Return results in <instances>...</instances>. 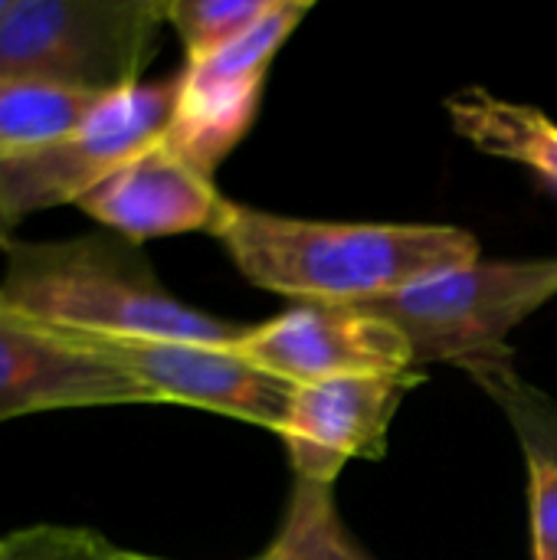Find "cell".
<instances>
[{
    "label": "cell",
    "mask_w": 557,
    "mask_h": 560,
    "mask_svg": "<svg viewBox=\"0 0 557 560\" xmlns=\"http://www.w3.org/2000/svg\"><path fill=\"white\" fill-rule=\"evenodd\" d=\"M210 236L259 289L299 305H364L469 266L479 243L460 226L325 223L223 200Z\"/></svg>",
    "instance_id": "obj_1"
},
{
    "label": "cell",
    "mask_w": 557,
    "mask_h": 560,
    "mask_svg": "<svg viewBox=\"0 0 557 560\" xmlns=\"http://www.w3.org/2000/svg\"><path fill=\"white\" fill-rule=\"evenodd\" d=\"M0 253V299L49 328L210 348H236L253 331V325L223 322L174 299L141 249L115 233L69 240L16 236Z\"/></svg>",
    "instance_id": "obj_2"
},
{
    "label": "cell",
    "mask_w": 557,
    "mask_h": 560,
    "mask_svg": "<svg viewBox=\"0 0 557 560\" xmlns=\"http://www.w3.org/2000/svg\"><path fill=\"white\" fill-rule=\"evenodd\" d=\"M161 23V0H10L0 75L112 95L141 82Z\"/></svg>",
    "instance_id": "obj_3"
},
{
    "label": "cell",
    "mask_w": 557,
    "mask_h": 560,
    "mask_svg": "<svg viewBox=\"0 0 557 560\" xmlns=\"http://www.w3.org/2000/svg\"><path fill=\"white\" fill-rule=\"evenodd\" d=\"M557 295L555 259L469 262L397 295L351 305L404 331L414 364L453 361L476 368L506 361V338Z\"/></svg>",
    "instance_id": "obj_4"
},
{
    "label": "cell",
    "mask_w": 557,
    "mask_h": 560,
    "mask_svg": "<svg viewBox=\"0 0 557 560\" xmlns=\"http://www.w3.org/2000/svg\"><path fill=\"white\" fill-rule=\"evenodd\" d=\"M177 102V79L138 82L102 95L89 118L59 141L0 158V249L16 230L56 207H76L112 171L164 141Z\"/></svg>",
    "instance_id": "obj_5"
},
{
    "label": "cell",
    "mask_w": 557,
    "mask_h": 560,
    "mask_svg": "<svg viewBox=\"0 0 557 560\" xmlns=\"http://www.w3.org/2000/svg\"><path fill=\"white\" fill-rule=\"evenodd\" d=\"M309 10V0H276L233 43L190 59L177 75V102L164 144L213 177L223 158L246 138L263 102L266 72Z\"/></svg>",
    "instance_id": "obj_6"
},
{
    "label": "cell",
    "mask_w": 557,
    "mask_h": 560,
    "mask_svg": "<svg viewBox=\"0 0 557 560\" xmlns=\"http://www.w3.org/2000/svg\"><path fill=\"white\" fill-rule=\"evenodd\" d=\"M66 335L125 368L151 394L154 404L200 407L279 433L295 394L292 384L253 368L233 348L148 338H95L79 331Z\"/></svg>",
    "instance_id": "obj_7"
},
{
    "label": "cell",
    "mask_w": 557,
    "mask_h": 560,
    "mask_svg": "<svg viewBox=\"0 0 557 560\" xmlns=\"http://www.w3.org/2000/svg\"><path fill=\"white\" fill-rule=\"evenodd\" d=\"M233 351L292 387L417 368L401 328L351 305H292L272 322L253 325Z\"/></svg>",
    "instance_id": "obj_8"
},
{
    "label": "cell",
    "mask_w": 557,
    "mask_h": 560,
    "mask_svg": "<svg viewBox=\"0 0 557 560\" xmlns=\"http://www.w3.org/2000/svg\"><path fill=\"white\" fill-rule=\"evenodd\" d=\"M154 404L115 361L0 299V423L79 407Z\"/></svg>",
    "instance_id": "obj_9"
},
{
    "label": "cell",
    "mask_w": 557,
    "mask_h": 560,
    "mask_svg": "<svg viewBox=\"0 0 557 560\" xmlns=\"http://www.w3.org/2000/svg\"><path fill=\"white\" fill-rule=\"evenodd\" d=\"M423 384V374H355L295 387L279 430L295 479L335 486L351 459L384 456L387 427L404 397Z\"/></svg>",
    "instance_id": "obj_10"
},
{
    "label": "cell",
    "mask_w": 557,
    "mask_h": 560,
    "mask_svg": "<svg viewBox=\"0 0 557 560\" xmlns=\"http://www.w3.org/2000/svg\"><path fill=\"white\" fill-rule=\"evenodd\" d=\"M227 197L213 177L200 174L164 141L141 151L102 184H95L76 207L128 243L181 236L213 226Z\"/></svg>",
    "instance_id": "obj_11"
},
{
    "label": "cell",
    "mask_w": 557,
    "mask_h": 560,
    "mask_svg": "<svg viewBox=\"0 0 557 560\" xmlns=\"http://www.w3.org/2000/svg\"><path fill=\"white\" fill-rule=\"evenodd\" d=\"M446 115L460 138L492 158L525 164L557 194V121L545 112L473 85L446 98Z\"/></svg>",
    "instance_id": "obj_12"
},
{
    "label": "cell",
    "mask_w": 557,
    "mask_h": 560,
    "mask_svg": "<svg viewBox=\"0 0 557 560\" xmlns=\"http://www.w3.org/2000/svg\"><path fill=\"white\" fill-rule=\"evenodd\" d=\"M102 95L0 75V158L43 148L76 131Z\"/></svg>",
    "instance_id": "obj_13"
},
{
    "label": "cell",
    "mask_w": 557,
    "mask_h": 560,
    "mask_svg": "<svg viewBox=\"0 0 557 560\" xmlns=\"http://www.w3.org/2000/svg\"><path fill=\"white\" fill-rule=\"evenodd\" d=\"M272 548L289 560H371L345 532L332 486L302 479H295L286 525Z\"/></svg>",
    "instance_id": "obj_14"
},
{
    "label": "cell",
    "mask_w": 557,
    "mask_h": 560,
    "mask_svg": "<svg viewBox=\"0 0 557 560\" xmlns=\"http://www.w3.org/2000/svg\"><path fill=\"white\" fill-rule=\"evenodd\" d=\"M473 377L483 384L486 394H492V400L502 407V413L509 417L512 430L522 440V450L542 453L557 463V404L552 397H545L542 390H535L532 384H525L509 358L506 361H489V364H476L469 368Z\"/></svg>",
    "instance_id": "obj_15"
},
{
    "label": "cell",
    "mask_w": 557,
    "mask_h": 560,
    "mask_svg": "<svg viewBox=\"0 0 557 560\" xmlns=\"http://www.w3.org/2000/svg\"><path fill=\"white\" fill-rule=\"evenodd\" d=\"M272 3L276 0H174L164 3V20L177 30L190 62L233 43L263 20Z\"/></svg>",
    "instance_id": "obj_16"
},
{
    "label": "cell",
    "mask_w": 557,
    "mask_h": 560,
    "mask_svg": "<svg viewBox=\"0 0 557 560\" xmlns=\"http://www.w3.org/2000/svg\"><path fill=\"white\" fill-rule=\"evenodd\" d=\"M0 560H125V551L89 528L30 525L0 538Z\"/></svg>",
    "instance_id": "obj_17"
},
{
    "label": "cell",
    "mask_w": 557,
    "mask_h": 560,
    "mask_svg": "<svg viewBox=\"0 0 557 560\" xmlns=\"http://www.w3.org/2000/svg\"><path fill=\"white\" fill-rule=\"evenodd\" d=\"M529 502H532V551L535 560H557V463L525 450Z\"/></svg>",
    "instance_id": "obj_18"
},
{
    "label": "cell",
    "mask_w": 557,
    "mask_h": 560,
    "mask_svg": "<svg viewBox=\"0 0 557 560\" xmlns=\"http://www.w3.org/2000/svg\"><path fill=\"white\" fill-rule=\"evenodd\" d=\"M256 560H289V558H286V555H279V551H276V548L269 545V548H266V551H263V555H259Z\"/></svg>",
    "instance_id": "obj_19"
},
{
    "label": "cell",
    "mask_w": 557,
    "mask_h": 560,
    "mask_svg": "<svg viewBox=\"0 0 557 560\" xmlns=\"http://www.w3.org/2000/svg\"><path fill=\"white\" fill-rule=\"evenodd\" d=\"M7 7H10V0H0V16L7 13Z\"/></svg>",
    "instance_id": "obj_20"
},
{
    "label": "cell",
    "mask_w": 557,
    "mask_h": 560,
    "mask_svg": "<svg viewBox=\"0 0 557 560\" xmlns=\"http://www.w3.org/2000/svg\"><path fill=\"white\" fill-rule=\"evenodd\" d=\"M131 560H154V558H144V555H131Z\"/></svg>",
    "instance_id": "obj_21"
},
{
    "label": "cell",
    "mask_w": 557,
    "mask_h": 560,
    "mask_svg": "<svg viewBox=\"0 0 557 560\" xmlns=\"http://www.w3.org/2000/svg\"><path fill=\"white\" fill-rule=\"evenodd\" d=\"M125 560H131V551H125Z\"/></svg>",
    "instance_id": "obj_22"
}]
</instances>
